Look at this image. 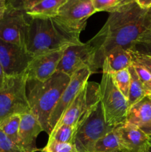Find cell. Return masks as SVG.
<instances>
[{"label":"cell","instance_id":"8fae6325","mask_svg":"<svg viewBox=\"0 0 151 152\" xmlns=\"http://www.w3.org/2000/svg\"><path fill=\"white\" fill-rule=\"evenodd\" d=\"M33 59L25 47L0 40V64L6 77L24 74Z\"/></svg>","mask_w":151,"mask_h":152},{"label":"cell","instance_id":"6da1fadb","mask_svg":"<svg viewBox=\"0 0 151 152\" xmlns=\"http://www.w3.org/2000/svg\"><path fill=\"white\" fill-rule=\"evenodd\" d=\"M151 30L148 9L134 2L127 8L110 14L102 29L87 42L96 50L95 68L103 66L107 53L116 47L129 50L145 31Z\"/></svg>","mask_w":151,"mask_h":152},{"label":"cell","instance_id":"f35d334b","mask_svg":"<svg viewBox=\"0 0 151 152\" xmlns=\"http://www.w3.org/2000/svg\"><path fill=\"white\" fill-rule=\"evenodd\" d=\"M149 97H150V100H151V94L149 95Z\"/></svg>","mask_w":151,"mask_h":152},{"label":"cell","instance_id":"74e56055","mask_svg":"<svg viewBox=\"0 0 151 152\" xmlns=\"http://www.w3.org/2000/svg\"><path fill=\"white\" fill-rule=\"evenodd\" d=\"M148 13H149V15L150 16V17H151V7L150 8L148 9Z\"/></svg>","mask_w":151,"mask_h":152},{"label":"cell","instance_id":"e575fe53","mask_svg":"<svg viewBox=\"0 0 151 152\" xmlns=\"http://www.w3.org/2000/svg\"><path fill=\"white\" fill-rule=\"evenodd\" d=\"M144 86V90L145 94L149 96L151 94V80L147 83L143 84Z\"/></svg>","mask_w":151,"mask_h":152},{"label":"cell","instance_id":"e0dca14e","mask_svg":"<svg viewBox=\"0 0 151 152\" xmlns=\"http://www.w3.org/2000/svg\"><path fill=\"white\" fill-rule=\"evenodd\" d=\"M132 65V58L128 50L116 47L110 50L105 56L102 72L113 73L128 68Z\"/></svg>","mask_w":151,"mask_h":152},{"label":"cell","instance_id":"8992f818","mask_svg":"<svg viewBox=\"0 0 151 152\" xmlns=\"http://www.w3.org/2000/svg\"><path fill=\"white\" fill-rule=\"evenodd\" d=\"M99 102V84L94 82H86L53 130L62 125H68L76 129Z\"/></svg>","mask_w":151,"mask_h":152},{"label":"cell","instance_id":"5bb4252c","mask_svg":"<svg viewBox=\"0 0 151 152\" xmlns=\"http://www.w3.org/2000/svg\"><path fill=\"white\" fill-rule=\"evenodd\" d=\"M121 152H148L150 136L140 128L125 123L116 126Z\"/></svg>","mask_w":151,"mask_h":152},{"label":"cell","instance_id":"83f0119b","mask_svg":"<svg viewBox=\"0 0 151 152\" xmlns=\"http://www.w3.org/2000/svg\"><path fill=\"white\" fill-rule=\"evenodd\" d=\"M40 0H9L7 1V7L25 11Z\"/></svg>","mask_w":151,"mask_h":152},{"label":"cell","instance_id":"60d3db41","mask_svg":"<svg viewBox=\"0 0 151 152\" xmlns=\"http://www.w3.org/2000/svg\"><path fill=\"white\" fill-rule=\"evenodd\" d=\"M118 152H121V151H118Z\"/></svg>","mask_w":151,"mask_h":152},{"label":"cell","instance_id":"603a6c76","mask_svg":"<svg viewBox=\"0 0 151 152\" xmlns=\"http://www.w3.org/2000/svg\"><path fill=\"white\" fill-rule=\"evenodd\" d=\"M75 132L76 128L68 125H62L52 131L49 135V140L61 143L73 144Z\"/></svg>","mask_w":151,"mask_h":152},{"label":"cell","instance_id":"7c38bea8","mask_svg":"<svg viewBox=\"0 0 151 152\" xmlns=\"http://www.w3.org/2000/svg\"><path fill=\"white\" fill-rule=\"evenodd\" d=\"M91 74L90 68L84 67L71 76L69 84L62 94L50 115L49 120L50 133Z\"/></svg>","mask_w":151,"mask_h":152},{"label":"cell","instance_id":"f1b7e54d","mask_svg":"<svg viewBox=\"0 0 151 152\" xmlns=\"http://www.w3.org/2000/svg\"><path fill=\"white\" fill-rule=\"evenodd\" d=\"M132 65L133 66L138 77L143 84L147 83L151 80V73L148 71L144 67L136 63V62H133V61H132Z\"/></svg>","mask_w":151,"mask_h":152},{"label":"cell","instance_id":"484cf974","mask_svg":"<svg viewBox=\"0 0 151 152\" xmlns=\"http://www.w3.org/2000/svg\"><path fill=\"white\" fill-rule=\"evenodd\" d=\"M128 50L130 53L133 62H135L136 63L139 64V65H142L148 71L151 73V56L139 53V52L135 51L132 49H129Z\"/></svg>","mask_w":151,"mask_h":152},{"label":"cell","instance_id":"d590c367","mask_svg":"<svg viewBox=\"0 0 151 152\" xmlns=\"http://www.w3.org/2000/svg\"><path fill=\"white\" fill-rule=\"evenodd\" d=\"M141 129L143 130L147 135H151V122L149 124H147L146 126H144V127H143Z\"/></svg>","mask_w":151,"mask_h":152},{"label":"cell","instance_id":"2e32d148","mask_svg":"<svg viewBox=\"0 0 151 152\" xmlns=\"http://www.w3.org/2000/svg\"><path fill=\"white\" fill-rule=\"evenodd\" d=\"M150 122L151 100L146 95L128 108L126 123L142 129Z\"/></svg>","mask_w":151,"mask_h":152},{"label":"cell","instance_id":"836d02e7","mask_svg":"<svg viewBox=\"0 0 151 152\" xmlns=\"http://www.w3.org/2000/svg\"><path fill=\"white\" fill-rule=\"evenodd\" d=\"M5 78L6 76L5 74H4V70H3L2 67H1V64H0V89L2 88V87L4 86Z\"/></svg>","mask_w":151,"mask_h":152},{"label":"cell","instance_id":"30bf717a","mask_svg":"<svg viewBox=\"0 0 151 152\" xmlns=\"http://www.w3.org/2000/svg\"><path fill=\"white\" fill-rule=\"evenodd\" d=\"M95 13L96 10L92 0H67L53 18L69 30L80 34L85 28L87 19Z\"/></svg>","mask_w":151,"mask_h":152},{"label":"cell","instance_id":"ab89813d","mask_svg":"<svg viewBox=\"0 0 151 152\" xmlns=\"http://www.w3.org/2000/svg\"><path fill=\"white\" fill-rule=\"evenodd\" d=\"M9 1V0H6V1Z\"/></svg>","mask_w":151,"mask_h":152},{"label":"cell","instance_id":"ffe728a7","mask_svg":"<svg viewBox=\"0 0 151 152\" xmlns=\"http://www.w3.org/2000/svg\"><path fill=\"white\" fill-rule=\"evenodd\" d=\"M21 115L13 114L0 121V130L12 142L19 148V130ZM21 149V148H20Z\"/></svg>","mask_w":151,"mask_h":152},{"label":"cell","instance_id":"1f68e13d","mask_svg":"<svg viewBox=\"0 0 151 152\" xmlns=\"http://www.w3.org/2000/svg\"><path fill=\"white\" fill-rule=\"evenodd\" d=\"M136 2L143 9H149L151 7V0H136Z\"/></svg>","mask_w":151,"mask_h":152},{"label":"cell","instance_id":"4dcf8cb0","mask_svg":"<svg viewBox=\"0 0 151 152\" xmlns=\"http://www.w3.org/2000/svg\"><path fill=\"white\" fill-rule=\"evenodd\" d=\"M137 42H147L151 43V30L145 31L138 39Z\"/></svg>","mask_w":151,"mask_h":152},{"label":"cell","instance_id":"d6a6232c","mask_svg":"<svg viewBox=\"0 0 151 152\" xmlns=\"http://www.w3.org/2000/svg\"><path fill=\"white\" fill-rule=\"evenodd\" d=\"M7 10V1L6 0H0V19L3 17Z\"/></svg>","mask_w":151,"mask_h":152},{"label":"cell","instance_id":"9a60e30c","mask_svg":"<svg viewBox=\"0 0 151 152\" xmlns=\"http://www.w3.org/2000/svg\"><path fill=\"white\" fill-rule=\"evenodd\" d=\"M43 131L41 124L31 112L21 115L19 137V148L24 152H39L36 145L38 135Z\"/></svg>","mask_w":151,"mask_h":152},{"label":"cell","instance_id":"7402d4cb","mask_svg":"<svg viewBox=\"0 0 151 152\" xmlns=\"http://www.w3.org/2000/svg\"><path fill=\"white\" fill-rule=\"evenodd\" d=\"M96 12L105 11L110 13L121 11L127 8L136 0H92Z\"/></svg>","mask_w":151,"mask_h":152},{"label":"cell","instance_id":"cb8c5ba5","mask_svg":"<svg viewBox=\"0 0 151 152\" xmlns=\"http://www.w3.org/2000/svg\"><path fill=\"white\" fill-rule=\"evenodd\" d=\"M110 74L116 87L127 99L130 85V74L128 68Z\"/></svg>","mask_w":151,"mask_h":152},{"label":"cell","instance_id":"9c48e42d","mask_svg":"<svg viewBox=\"0 0 151 152\" xmlns=\"http://www.w3.org/2000/svg\"><path fill=\"white\" fill-rule=\"evenodd\" d=\"M95 56L96 50L88 42L73 45L64 50L57 71L71 77L80 69L87 67L94 74L97 72L95 68Z\"/></svg>","mask_w":151,"mask_h":152},{"label":"cell","instance_id":"52a82bcc","mask_svg":"<svg viewBox=\"0 0 151 152\" xmlns=\"http://www.w3.org/2000/svg\"><path fill=\"white\" fill-rule=\"evenodd\" d=\"M114 128L105 120L102 103L99 102L76 129L73 145L78 152H90L94 144Z\"/></svg>","mask_w":151,"mask_h":152},{"label":"cell","instance_id":"7a4b0ae2","mask_svg":"<svg viewBox=\"0 0 151 152\" xmlns=\"http://www.w3.org/2000/svg\"><path fill=\"white\" fill-rule=\"evenodd\" d=\"M79 35L54 18H30L26 48L33 57L60 51L73 45L81 43Z\"/></svg>","mask_w":151,"mask_h":152},{"label":"cell","instance_id":"277c9868","mask_svg":"<svg viewBox=\"0 0 151 152\" xmlns=\"http://www.w3.org/2000/svg\"><path fill=\"white\" fill-rule=\"evenodd\" d=\"M102 73L99 84L100 102L106 122L110 126L116 127L126 123L128 102L113 83L111 74L105 71Z\"/></svg>","mask_w":151,"mask_h":152},{"label":"cell","instance_id":"5b68a950","mask_svg":"<svg viewBox=\"0 0 151 152\" xmlns=\"http://www.w3.org/2000/svg\"><path fill=\"white\" fill-rule=\"evenodd\" d=\"M27 80L25 74L16 77H6L0 89V121L13 115L31 112L27 96Z\"/></svg>","mask_w":151,"mask_h":152},{"label":"cell","instance_id":"ac0fdd59","mask_svg":"<svg viewBox=\"0 0 151 152\" xmlns=\"http://www.w3.org/2000/svg\"><path fill=\"white\" fill-rule=\"evenodd\" d=\"M67 0H40L25 10L30 18H53L57 16L60 7Z\"/></svg>","mask_w":151,"mask_h":152},{"label":"cell","instance_id":"d6986e66","mask_svg":"<svg viewBox=\"0 0 151 152\" xmlns=\"http://www.w3.org/2000/svg\"><path fill=\"white\" fill-rule=\"evenodd\" d=\"M120 151L119 137L116 127L105 134L94 144L90 152H118Z\"/></svg>","mask_w":151,"mask_h":152},{"label":"cell","instance_id":"f546056e","mask_svg":"<svg viewBox=\"0 0 151 152\" xmlns=\"http://www.w3.org/2000/svg\"><path fill=\"white\" fill-rule=\"evenodd\" d=\"M130 49H132V50L139 52V53H143V54L151 56V43L136 42L132 46L131 48Z\"/></svg>","mask_w":151,"mask_h":152},{"label":"cell","instance_id":"4fadbf2b","mask_svg":"<svg viewBox=\"0 0 151 152\" xmlns=\"http://www.w3.org/2000/svg\"><path fill=\"white\" fill-rule=\"evenodd\" d=\"M65 50L34 56L25 73L28 81L43 82L50 78L57 71Z\"/></svg>","mask_w":151,"mask_h":152},{"label":"cell","instance_id":"d4e9b609","mask_svg":"<svg viewBox=\"0 0 151 152\" xmlns=\"http://www.w3.org/2000/svg\"><path fill=\"white\" fill-rule=\"evenodd\" d=\"M40 152H78L73 144L61 143L54 140H50L46 146Z\"/></svg>","mask_w":151,"mask_h":152},{"label":"cell","instance_id":"3957f363","mask_svg":"<svg viewBox=\"0 0 151 152\" xmlns=\"http://www.w3.org/2000/svg\"><path fill=\"white\" fill-rule=\"evenodd\" d=\"M70 77L56 71L50 78L43 82L29 80L27 92L31 113L41 124L43 131L50 134L49 120L61 95L69 84Z\"/></svg>","mask_w":151,"mask_h":152},{"label":"cell","instance_id":"8d00e7d4","mask_svg":"<svg viewBox=\"0 0 151 152\" xmlns=\"http://www.w3.org/2000/svg\"><path fill=\"white\" fill-rule=\"evenodd\" d=\"M150 136V148H149V151L148 152H151V135H149Z\"/></svg>","mask_w":151,"mask_h":152},{"label":"cell","instance_id":"4316f807","mask_svg":"<svg viewBox=\"0 0 151 152\" xmlns=\"http://www.w3.org/2000/svg\"><path fill=\"white\" fill-rule=\"evenodd\" d=\"M0 152H24L0 130ZM40 152V151H39Z\"/></svg>","mask_w":151,"mask_h":152},{"label":"cell","instance_id":"ba28073f","mask_svg":"<svg viewBox=\"0 0 151 152\" xmlns=\"http://www.w3.org/2000/svg\"><path fill=\"white\" fill-rule=\"evenodd\" d=\"M30 19L24 10L7 7L0 19V40L26 48Z\"/></svg>","mask_w":151,"mask_h":152},{"label":"cell","instance_id":"44dd1931","mask_svg":"<svg viewBox=\"0 0 151 152\" xmlns=\"http://www.w3.org/2000/svg\"><path fill=\"white\" fill-rule=\"evenodd\" d=\"M128 70L130 74V85L127 102L130 108L138 101L142 99L144 96H146V94L144 90L143 83L138 77L133 65H130L128 68Z\"/></svg>","mask_w":151,"mask_h":152}]
</instances>
